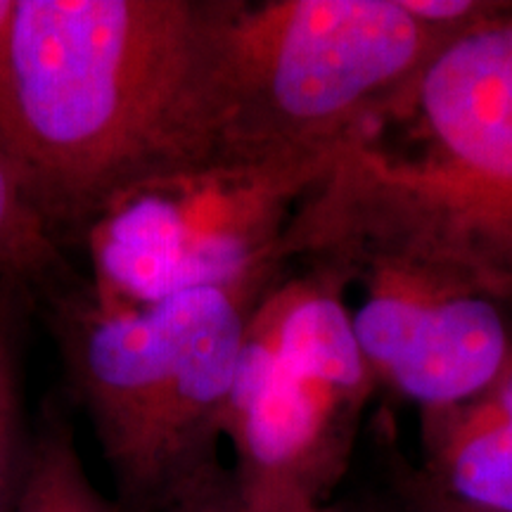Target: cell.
Returning <instances> with one entry per match:
<instances>
[{
  "label": "cell",
  "instance_id": "6da1fadb",
  "mask_svg": "<svg viewBox=\"0 0 512 512\" xmlns=\"http://www.w3.org/2000/svg\"><path fill=\"white\" fill-rule=\"evenodd\" d=\"M226 0H17L3 138L50 223L221 162Z\"/></svg>",
  "mask_w": 512,
  "mask_h": 512
},
{
  "label": "cell",
  "instance_id": "7a4b0ae2",
  "mask_svg": "<svg viewBox=\"0 0 512 512\" xmlns=\"http://www.w3.org/2000/svg\"><path fill=\"white\" fill-rule=\"evenodd\" d=\"M297 214L418 242L512 304V3L446 36L349 133Z\"/></svg>",
  "mask_w": 512,
  "mask_h": 512
},
{
  "label": "cell",
  "instance_id": "3957f363",
  "mask_svg": "<svg viewBox=\"0 0 512 512\" xmlns=\"http://www.w3.org/2000/svg\"><path fill=\"white\" fill-rule=\"evenodd\" d=\"M283 266L136 309L102 306L88 285L50 304L74 392L140 508L214 458L247 325Z\"/></svg>",
  "mask_w": 512,
  "mask_h": 512
},
{
  "label": "cell",
  "instance_id": "277c9868",
  "mask_svg": "<svg viewBox=\"0 0 512 512\" xmlns=\"http://www.w3.org/2000/svg\"><path fill=\"white\" fill-rule=\"evenodd\" d=\"M446 36L399 0H226L221 162L332 164Z\"/></svg>",
  "mask_w": 512,
  "mask_h": 512
},
{
  "label": "cell",
  "instance_id": "5b68a950",
  "mask_svg": "<svg viewBox=\"0 0 512 512\" xmlns=\"http://www.w3.org/2000/svg\"><path fill=\"white\" fill-rule=\"evenodd\" d=\"M280 252L358 287L344 304L370 370L432 411L482 396L512 361V304L444 254L351 221L287 230Z\"/></svg>",
  "mask_w": 512,
  "mask_h": 512
},
{
  "label": "cell",
  "instance_id": "8992f818",
  "mask_svg": "<svg viewBox=\"0 0 512 512\" xmlns=\"http://www.w3.org/2000/svg\"><path fill=\"white\" fill-rule=\"evenodd\" d=\"M330 164L211 162L133 185L81 230L93 299L136 309L283 266L285 230Z\"/></svg>",
  "mask_w": 512,
  "mask_h": 512
},
{
  "label": "cell",
  "instance_id": "52a82bcc",
  "mask_svg": "<svg viewBox=\"0 0 512 512\" xmlns=\"http://www.w3.org/2000/svg\"><path fill=\"white\" fill-rule=\"evenodd\" d=\"M309 266L302 278H280L252 313L223 434L233 441L240 475L318 498L375 375L339 280Z\"/></svg>",
  "mask_w": 512,
  "mask_h": 512
},
{
  "label": "cell",
  "instance_id": "ba28073f",
  "mask_svg": "<svg viewBox=\"0 0 512 512\" xmlns=\"http://www.w3.org/2000/svg\"><path fill=\"white\" fill-rule=\"evenodd\" d=\"M437 439L446 494L482 512H512V430L482 396L451 408Z\"/></svg>",
  "mask_w": 512,
  "mask_h": 512
},
{
  "label": "cell",
  "instance_id": "9c48e42d",
  "mask_svg": "<svg viewBox=\"0 0 512 512\" xmlns=\"http://www.w3.org/2000/svg\"><path fill=\"white\" fill-rule=\"evenodd\" d=\"M0 285L43 294L48 304L83 287L69 268L55 230L43 219L22 171L0 140Z\"/></svg>",
  "mask_w": 512,
  "mask_h": 512
},
{
  "label": "cell",
  "instance_id": "30bf717a",
  "mask_svg": "<svg viewBox=\"0 0 512 512\" xmlns=\"http://www.w3.org/2000/svg\"><path fill=\"white\" fill-rule=\"evenodd\" d=\"M162 512H328L304 489L226 470L214 458L176 486Z\"/></svg>",
  "mask_w": 512,
  "mask_h": 512
},
{
  "label": "cell",
  "instance_id": "8fae6325",
  "mask_svg": "<svg viewBox=\"0 0 512 512\" xmlns=\"http://www.w3.org/2000/svg\"><path fill=\"white\" fill-rule=\"evenodd\" d=\"M83 472L81 458L67 430L50 425L29 448L27 472L15 512H107Z\"/></svg>",
  "mask_w": 512,
  "mask_h": 512
},
{
  "label": "cell",
  "instance_id": "7c38bea8",
  "mask_svg": "<svg viewBox=\"0 0 512 512\" xmlns=\"http://www.w3.org/2000/svg\"><path fill=\"white\" fill-rule=\"evenodd\" d=\"M29 448L24 439L15 332L10 309L0 306V512H15L27 472Z\"/></svg>",
  "mask_w": 512,
  "mask_h": 512
},
{
  "label": "cell",
  "instance_id": "4fadbf2b",
  "mask_svg": "<svg viewBox=\"0 0 512 512\" xmlns=\"http://www.w3.org/2000/svg\"><path fill=\"white\" fill-rule=\"evenodd\" d=\"M15 15H17V0H0V131H3L5 112H8L10 46H12V27H15Z\"/></svg>",
  "mask_w": 512,
  "mask_h": 512
},
{
  "label": "cell",
  "instance_id": "5bb4252c",
  "mask_svg": "<svg viewBox=\"0 0 512 512\" xmlns=\"http://www.w3.org/2000/svg\"><path fill=\"white\" fill-rule=\"evenodd\" d=\"M482 399L489 403L491 411L512 430V361L503 370L501 377L482 394Z\"/></svg>",
  "mask_w": 512,
  "mask_h": 512
},
{
  "label": "cell",
  "instance_id": "9a60e30c",
  "mask_svg": "<svg viewBox=\"0 0 512 512\" xmlns=\"http://www.w3.org/2000/svg\"><path fill=\"white\" fill-rule=\"evenodd\" d=\"M432 512H482V510L467 508V505L456 503L453 498L441 494L437 498H432Z\"/></svg>",
  "mask_w": 512,
  "mask_h": 512
},
{
  "label": "cell",
  "instance_id": "2e32d148",
  "mask_svg": "<svg viewBox=\"0 0 512 512\" xmlns=\"http://www.w3.org/2000/svg\"><path fill=\"white\" fill-rule=\"evenodd\" d=\"M107 512H121V510H117V508H112V505H110V508H107Z\"/></svg>",
  "mask_w": 512,
  "mask_h": 512
}]
</instances>
